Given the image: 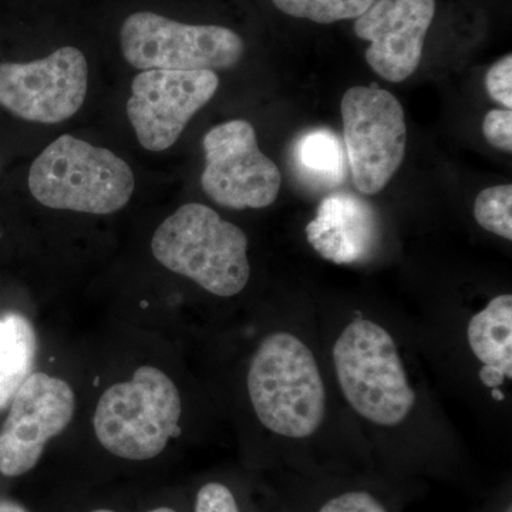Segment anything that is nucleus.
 Segmentation results:
<instances>
[{"label":"nucleus","instance_id":"obj_13","mask_svg":"<svg viewBox=\"0 0 512 512\" xmlns=\"http://www.w3.org/2000/svg\"><path fill=\"white\" fill-rule=\"evenodd\" d=\"M309 244L335 264H353L370 254L379 238L375 210L355 195L338 192L320 202L306 227Z\"/></svg>","mask_w":512,"mask_h":512},{"label":"nucleus","instance_id":"obj_26","mask_svg":"<svg viewBox=\"0 0 512 512\" xmlns=\"http://www.w3.org/2000/svg\"><path fill=\"white\" fill-rule=\"evenodd\" d=\"M501 512H512L511 503H507L504 505L503 511Z\"/></svg>","mask_w":512,"mask_h":512},{"label":"nucleus","instance_id":"obj_25","mask_svg":"<svg viewBox=\"0 0 512 512\" xmlns=\"http://www.w3.org/2000/svg\"><path fill=\"white\" fill-rule=\"evenodd\" d=\"M83 512H123L117 510V508L107 507V505H96V507L90 508V510H86Z\"/></svg>","mask_w":512,"mask_h":512},{"label":"nucleus","instance_id":"obj_9","mask_svg":"<svg viewBox=\"0 0 512 512\" xmlns=\"http://www.w3.org/2000/svg\"><path fill=\"white\" fill-rule=\"evenodd\" d=\"M89 66L82 50L64 46L45 59L0 63V107L40 124L69 120L86 100Z\"/></svg>","mask_w":512,"mask_h":512},{"label":"nucleus","instance_id":"obj_8","mask_svg":"<svg viewBox=\"0 0 512 512\" xmlns=\"http://www.w3.org/2000/svg\"><path fill=\"white\" fill-rule=\"evenodd\" d=\"M202 147L201 185L212 201L231 210H259L274 204L281 190V171L262 153L251 123L218 124L205 134Z\"/></svg>","mask_w":512,"mask_h":512},{"label":"nucleus","instance_id":"obj_15","mask_svg":"<svg viewBox=\"0 0 512 512\" xmlns=\"http://www.w3.org/2000/svg\"><path fill=\"white\" fill-rule=\"evenodd\" d=\"M37 338L32 322L20 313L0 315V412L33 373Z\"/></svg>","mask_w":512,"mask_h":512},{"label":"nucleus","instance_id":"obj_24","mask_svg":"<svg viewBox=\"0 0 512 512\" xmlns=\"http://www.w3.org/2000/svg\"><path fill=\"white\" fill-rule=\"evenodd\" d=\"M141 512H184L181 511L180 508L177 507V505L171 504V503H157L150 505V507L146 508V510H143Z\"/></svg>","mask_w":512,"mask_h":512},{"label":"nucleus","instance_id":"obj_1","mask_svg":"<svg viewBox=\"0 0 512 512\" xmlns=\"http://www.w3.org/2000/svg\"><path fill=\"white\" fill-rule=\"evenodd\" d=\"M256 417L285 439H308L325 420L326 390L312 350L298 336L275 332L262 340L248 372Z\"/></svg>","mask_w":512,"mask_h":512},{"label":"nucleus","instance_id":"obj_23","mask_svg":"<svg viewBox=\"0 0 512 512\" xmlns=\"http://www.w3.org/2000/svg\"><path fill=\"white\" fill-rule=\"evenodd\" d=\"M0 512H32L26 505L12 498L0 497Z\"/></svg>","mask_w":512,"mask_h":512},{"label":"nucleus","instance_id":"obj_19","mask_svg":"<svg viewBox=\"0 0 512 512\" xmlns=\"http://www.w3.org/2000/svg\"><path fill=\"white\" fill-rule=\"evenodd\" d=\"M474 217L480 227L511 241L512 185H498L481 191L474 204Z\"/></svg>","mask_w":512,"mask_h":512},{"label":"nucleus","instance_id":"obj_10","mask_svg":"<svg viewBox=\"0 0 512 512\" xmlns=\"http://www.w3.org/2000/svg\"><path fill=\"white\" fill-rule=\"evenodd\" d=\"M220 87L211 70H143L134 77L127 116L138 143L160 153L177 143L192 117Z\"/></svg>","mask_w":512,"mask_h":512},{"label":"nucleus","instance_id":"obj_7","mask_svg":"<svg viewBox=\"0 0 512 512\" xmlns=\"http://www.w3.org/2000/svg\"><path fill=\"white\" fill-rule=\"evenodd\" d=\"M342 119L353 184L375 195L392 181L406 154L402 104L377 84L356 86L343 96Z\"/></svg>","mask_w":512,"mask_h":512},{"label":"nucleus","instance_id":"obj_17","mask_svg":"<svg viewBox=\"0 0 512 512\" xmlns=\"http://www.w3.org/2000/svg\"><path fill=\"white\" fill-rule=\"evenodd\" d=\"M375 2L376 0H272L275 8L285 15L311 20L319 25L356 20Z\"/></svg>","mask_w":512,"mask_h":512},{"label":"nucleus","instance_id":"obj_4","mask_svg":"<svg viewBox=\"0 0 512 512\" xmlns=\"http://www.w3.org/2000/svg\"><path fill=\"white\" fill-rule=\"evenodd\" d=\"M183 403L160 369L138 367L130 382L114 384L97 403L93 426L111 456L133 463L154 460L180 433Z\"/></svg>","mask_w":512,"mask_h":512},{"label":"nucleus","instance_id":"obj_18","mask_svg":"<svg viewBox=\"0 0 512 512\" xmlns=\"http://www.w3.org/2000/svg\"><path fill=\"white\" fill-rule=\"evenodd\" d=\"M311 504L288 512H394L382 495L369 487L332 488Z\"/></svg>","mask_w":512,"mask_h":512},{"label":"nucleus","instance_id":"obj_22","mask_svg":"<svg viewBox=\"0 0 512 512\" xmlns=\"http://www.w3.org/2000/svg\"><path fill=\"white\" fill-rule=\"evenodd\" d=\"M485 140L498 150L512 151V113L510 109L491 110L483 121Z\"/></svg>","mask_w":512,"mask_h":512},{"label":"nucleus","instance_id":"obj_20","mask_svg":"<svg viewBox=\"0 0 512 512\" xmlns=\"http://www.w3.org/2000/svg\"><path fill=\"white\" fill-rule=\"evenodd\" d=\"M191 512H249L234 485L207 480L198 485L191 501Z\"/></svg>","mask_w":512,"mask_h":512},{"label":"nucleus","instance_id":"obj_6","mask_svg":"<svg viewBox=\"0 0 512 512\" xmlns=\"http://www.w3.org/2000/svg\"><path fill=\"white\" fill-rule=\"evenodd\" d=\"M124 59L140 70H224L241 62L245 42L218 25H188L158 13H133L120 29Z\"/></svg>","mask_w":512,"mask_h":512},{"label":"nucleus","instance_id":"obj_2","mask_svg":"<svg viewBox=\"0 0 512 512\" xmlns=\"http://www.w3.org/2000/svg\"><path fill=\"white\" fill-rule=\"evenodd\" d=\"M151 251L165 268L222 298L244 291L251 276L247 235L207 205L178 208L154 232Z\"/></svg>","mask_w":512,"mask_h":512},{"label":"nucleus","instance_id":"obj_3","mask_svg":"<svg viewBox=\"0 0 512 512\" xmlns=\"http://www.w3.org/2000/svg\"><path fill=\"white\" fill-rule=\"evenodd\" d=\"M136 180L130 165L107 148L63 134L33 161L29 190L45 207L109 215L126 207Z\"/></svg>","mask_w":512,"mask_h":512},{"label":"nucleus","instance_id":"obj_21","mask_svg":"<svg viewBox=\"0 0 512 512\" xmlns=\"http://www.w3.org/2000/svg\"><path fill=\"white\" fill-rule=\"evenodd\" d=\"M485 87L491 99L503 104L505 109L512 107V56H504L493 64L485 74Z\"/></svg>","mask_w":512,"mask_h":512},{"label":"nucleus","instance_id":"obj_12","mask_svg":"<svg viewBox=\"0 0 512 512\" xmlns=\"http://www.w3.org/2000/svg\"><path fill=\"white\" fill-rule=\"evenodd\" d=\"M436 0H376L355 20V33L369 43L366 62L387 82L409 79L421 62Z\"/></svg>","mask_w":512,"mask_h":512},{"label":"nucleus","instance_id":"obj_11","mask_svg":"<svg viewBox=\"0 0 512 512\" xmlns=\"http://www.w3.org/2000/svg\"><path fill=\"white\" fill-rule=\"evenodd\" d=\"M0 429V476L20 478L35 470L47 443L73 419L72 386L46 373H32L19 387Z\"/></svg>","mask_w":512,"mask_h":512},{"label":"nucleus","instance_id":"obj_16","mask_svg":"<svg viewBox=\"0 0 512 512\" xmlns=\"http://www.w3.org/2000/svg\"><path fill=\"white\" fill-rule=\"evenodd\" d=\"M296 170L309 183L335 187L345 178V153L335 134L316 128L298 138L293 147Z\"/></svg>","mask_w":512,"mask_h":512},{"label":"nucleus","instance_id":"obj_5","mask_svg":"<svg viewBox=\"0 0 512 512\" xmlns=\"http://www.w3.org/2000/svg\"><path fill=\"white\" fill-rule=\"evenodd\" d=\"M343 396L363 419L396 427L412 413L416 392L407 380L393 336L369 319H356L333 346Z\"/></svg>","mask_w":512,"mask_h":512},{"label":"nucleus","instance_id":"obj_14","mask_svg":"<svg viewBox=\"0 0 512 512\" xmlns=\"http://www.w3.org/2000/svg\"><path fill=\"white\" fill-rule=\"evenodd\" d=\"M471 352L483 365L480 379L497 390L512 377V296H495L468 322Z\"/></svg>","mask_w":512,"mask_h":512}]
</instances>
